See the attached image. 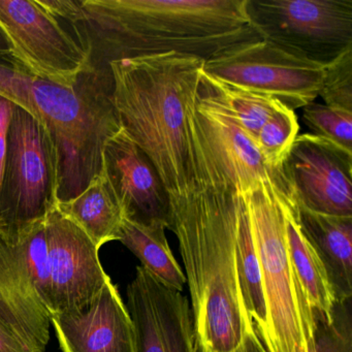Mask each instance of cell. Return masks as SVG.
Segmentation results:
<instances>
[{"instance_id": "6da1fadb", "label": "cell", "mask_w": 352, "mask_h": 352, "mask_svg": "<svg viewBox=\"0 0 352 352\" xmlns=\"http://www.w3.org/2000/svg\"><path fill=\"white\" fill-rule=\"evenodd\" d=\"M242 195L190 187L170 199L190 294L197 352H267L243 286L238 226Z\"/></svg>"}, {"instance_id": "7a4b0ae2", "label": "cell", "mask_w": 352, "mask_h": 352, "mask_svg": "<svg viewBox=\"0 0 352 352\" xmlns=\"http://www.w3.org/2000/svg\"><path fill=\"white\" fill-rule=\"evenodd\" d=\"M204 61L166 52L108 63L121 127L147 154L170 199L189 188L187 122Z\"/></svg>"}, {"instance_id": "3957f363", "label": "cell", "mask_w": 352, "mask_h": 352, "mask_svg": "<svg viewBox=\"0 0 352 352\" xmlns=\"http://www.w3.org/2000/svg\"><path fill=\"white\" fill-rule=\"evenodd\" d=\"M83 25L112 60L178 52L208 59L226 46L259 36L246 0H82Z\"/></svg>"}, {"instance_id": "277c9868", "label": "cell", "mask_w": 352, "mask_h": 352, "mask_svg": "<svg viewBox=\"0 0 352 352\" xmlns=\"http://www.w3.org/2000/svg\"><path fill=\"white\" fill-rule=\"evenodd\" d=\"M0 96L34 117L54 142L58 201L77 197L102 170L106 142L121 129L112 102L109 67H92L74 87H63L0 60Z\"/></svg>"}, {"instance_id": "5b68a950", "label": "cell", "mask_w": 352, "mask_h": 352, "mask_svg": "<svg viewBox=\"0 0 352 352\" xmlns=\"http://www.w3.org/2000/svg\"><path fill=\"white\" fill-rule=\"evenodd\" d=\"M258 261L267 307V352H310L314 346L312 306L288 248L287 197L269 185L243 195Z\"/></svg>"}, {"instance_id": "8992f818", "label": "cell", "mask_w": 352, "mask_h": 352, "mask_svg": "<svg viewBox=\"0 0 352 352\" xmlns=\"http://www.w3.org/2000/svg\"><path fill=\"white\" fill-rule=\"evenodd\" d=\"M187 131L189 188L245 195L269 185L294 197L283 170L265 162L252 138L201 85L189 108Z\"/></svg>"}, {"instance_id": "52a82bcc", "label": "cell", "mask_w": 352, "mask_h": 352, "mask_svg": "<svg viewBox=\"0 0 352 352\" xmlns=\"http://www.w3.org/2000/svg\"><path fill=\"white\" fill-rule=\"evenodd\" d=\"M59 162L52 138L20 107H14L0 192V236L44 219L58 201Z\"/></svg>"}, {"instance_id": "ba28073f", "label": "cell", "mask_w": 352, "mask_h": 352, "mask_svg": "<svg viewBox=\"0 0 352 352\" xmlns=\"http://www.w3.org/2000/svg\"><path fill=\"white\" fill-rule=\"evenodd\" d=\"M324 67L257 38L221 49L204 61L201 71L224 83L275 98L294 111L319 96Z\"/></svg>"}, {"instance_id": "9c48e42d", "label": "cell", "mask_w": 352, "mask_h": 352, "mask_svg": "<svg viewBox=\"0 0 352 352\" xmlns=\"http://www.w3.org/2000/svg\"><path fill=\"white\" fill-rule=\"evenodd\" d=\"M246 14L259 38L313 63L352 47V0H246Z\"/></svg>"}, {"instance_id": "30bf717a", "label": "cell", "mask_w": 352, "mask_h": 352, "mask_svg": "<svg viewBox=\"0 0 352 352\" xmlns=\"http://www.w3.org/2000/svg\"><path fill=\"white\" fill-rule=\"evenodd\" d=\"M0 32L14 63L36 77L74 87L92 54L36 0H0Z\"/></svg>"}, {"instance_id": "8fae6325", "label": "cell", "mask_w": 352, "mask_h": 352, "mask_svg": "<svg viewBox=\"0 0 352 352\" xmlns=\"http://www.w3.org/2000/svg\"><path fill=\"white\" fill-rule=\"evenodd\" d=\"M298 207L352 217V153L312 133L298 135L282 164Z\"/></svg>"}, {"instance_id": "7c38bea8", "label": "cell", "mask_w": 352, "mask_h": 352, "mask_svg": "<svg viewBox=\"0 0 352 352\" xmlns=\"http://www.w3.org/2000/svg\"><path fill=\"white\" fill-rule=\"evenodd\" d=\"M50 314L87 306L111 279L91 239L56 205L46 215Z\"/></svg>"}, {"instance_id": "4fadbf2b", "label": "cell", "mask_w": 352, "mask_h": 352, "mask_svg": "<svg viewBox=\"0 0 352 352\" xmlns=\"http://www.w3.org/2000/svg\"><path fill=\"white\" fill-rule=\"evenodd\" d=\"M135 352H197L189 300L139 265L127 287Z\"/></svg>"}, {"instance_id": "5bb4252c", "label": "cell", "mask_w": 352, "mask_h": 352, "mask_svg": "<svg viewBox=\"0 0 352 352\" xmlns=\"http://www.w3.org/2000/svg\"><path fill=\"white\" fill-rule=\"evenodd\" d=\"M102 162L120 199L125 218L170 226V197L147 154L121 127L104 144Z\"/></svg>"}, {"instance_id": "9a60e30c", "label": "cell", "mask_w": 352, "mask_h": 352, "mask_svg": "<svg viewBox=\"0 0 352 352\" xmlns=\"http://www.w3.org/2000/svg\"><path fill=\"white\" fill-rule=\"evenodd\" d=\"M51 322L63 352H135L133 322L111 279L87 306L55 313Z\"/></svg>"}, {"instance_id": "2e32d148", "label": "cell", "mask_w": 352, "mask_h": 352, "mask_svg": "<svg viewBox=\"0 0 352 352\" xmlns=\"http://www.w3.org/2000/svg\"><path fill=\"white\" fill-rule=\"evenodd\" d=\"M50 324L40 298L0 265V352H46Z\"/></svg>"}, {"instance_id": "e0dca14e", "label": "cell", "mask_w": 352, "mask_h": 352, "mask_svg": "<svg viewBox=\"0 0 352 352\" xmlns=\"http://www.w3.org/2000/svg\"><path fill=\"white\" fill-rule=\"evenodd\" d=\"M302 234L320 259L336 302L352 296V217L314 213L298 206Z\"/></svg>"}, {"instance_id": "ac0fdd59", "label": "cell", "mask_w": 352, "mask_h": 352, "mask_svg": "<svg viewBox=\"0 0 352 352\" xmlns=\"http://www.w3.org/2000/svg\"><path fill=\"white\" fill-rule=\"evenodd\" d=\"M57 209L75 222L98 249L118 241L125 218L120 199L102 162V170L77 197L57 201Z\"/></svg>"}, {"instance_id": "d6986e66", "label": "cell", "mask_w": 352, "mask_h": 352, "mask_svg": "<svg viewBox=\"0 0 352 352\" xmlns=\"http://www.w3.org/2000/svg\"><path fill=\"white\" fill-rule=\"evenodd\" d=\"M0 265L30 288L49 310L46 217L12 236H0Z\"/></svg>"}, {"instance_id": "ffe728a7", "label": "cell", "mask_w": 352, "mask_h": 352, "mask_svg": "<svg viewBox=\"0 0 352 352\" xmlns=\"http://www.w3.org/2000/svg\"><path fill=\"white\" fill-rule=\"evenodd\" d=\"M286 232L294 270L313 311L333 318L337 302L320 259L300 230L296 199L286 206Z\"/></svg>"}, {"instance_id": "44dd1931", "label": "cell", "mask_w": 352, "mask_h": 352, "mask_svg": "<svg viewBox=\"0 0 352 352\" xmlns=\"http://www.w3.org/2000/svg\"><path fill=\"white\" fill-rule=\"evenodd\" d=\"M162 224H144L124 218L119 240L141 261L142 267L160 281L182 292L184 272L175 258Z\"/></svg>"}, {"instance_id": "7402d4cb", "label": "cell", "mask_w": 352, "mask_h": 352, "mask_svg": "<svg viewBox=\"0 0 352 352\" xmlns=\"http://www.w3.org/2000/svg\"><path fill=\"white\" fill-rule=\"evenodd\" d=\"M199 85L217 100L238 124L254 141L265 123L280 109L281 102L269 96L254 94L219 80L208 77L201 71Z\"/></svg>"}, {"instance_id": "603a6c76", "label": "cell", "mask_w": 352, "mask_h": 352, "mask_svg": "<svg viewBox=\"0 0 352 352\" xmlns=\"http://www.w3.org/2000/svg\"><path fill=\"white\" fill-rule=\"evenodd\" d=\"M298 117L294 110L283 107L275 113L254 139L263 160L272 168L282 170V164L298 137Z\"/></svg>"}, {"instance_id": "cb8c5ba5", "label": "cell", "mask_w": 352, "mask_h": 352, "mask_svg": "<svg viewBox=\"0 0 352 352\" xmlns=\"http://www.w3.org/2000/svg\"><path fill=\"white\" fill-rule=\"evenodd\" d=\"M302 119L312 135L327 140L352 153V112L311 102L304 107Z\"/></svg>"}, {"instance_id": "d4e9b609", "label": "cell", "mask_w": 352, "mask_h": 352, "mask_svg": "<svg viewBox=\"0 0 352 352\" xmlns=\"http://www.w3.org/2000/svg\"><path fill=\"white\" fill-rule=\"evenodd\" d=\"M314 312V346L310 352H352V327L349 300L339 302L333 318Z\"/></svg>"}, {"instance_id": "484cf974", "label": "cell", "mask_w": 352, "mask_h": 352, "mask_svg": "<svg viewBox=\"0 0 352 352\" xmlns=\"http://www.w3.org/2000/svg\"><path fill=\"white\" fill-rule=\"evenodd\" d=\"M319 96L327 106L352 112V47L325 65Z\"/></svg>"}, {"instance_id": "4316f807", "label": "cell", "mask_w": 352, "mask_h": 352, "mask_svg": "<svg viewBox=\"0 0 352 352\" xmlns=\"http://www.w3.org/2000/svg\"><path fill=\"white\" fill-rule=\"evenodd\" d=\"M36 3L47 13L56 19L69 22L77 32L78 40L84 44L83 36L80 34L78 26L85 22V11L82 6V0H36Z\"/></svg>"}, {"instance_id": "83f0119b", "label": "cell", "mask_w": 352, "mask_h": 352, "mask_svg": "<svg viewBox=\"0 0 352 352\" xmlns=\"http://www.w3.org/2000/svg\"><path fill=\"white\" fill-rule=\"evenodd\" d=\"M14 107L15 104L13 102L0 96V192L3 186L6 154H7L8 129H9Z\"/></svg>"}, {"instance_id": "f1b7e54d", "label": "cell", "mask_w": 352, "mask_h": 352, "mask_svg": "<svg viewBox=\"0 0 352 352\" xmlns=\"http://www.w3.org/2000/svg\"><path fill=\"white\" fill-rule=\"evenodd\" d=\"M9 55V48H8L7 42L3 38V34L0 32V57Z\"/></svg>"}]
</instances>
